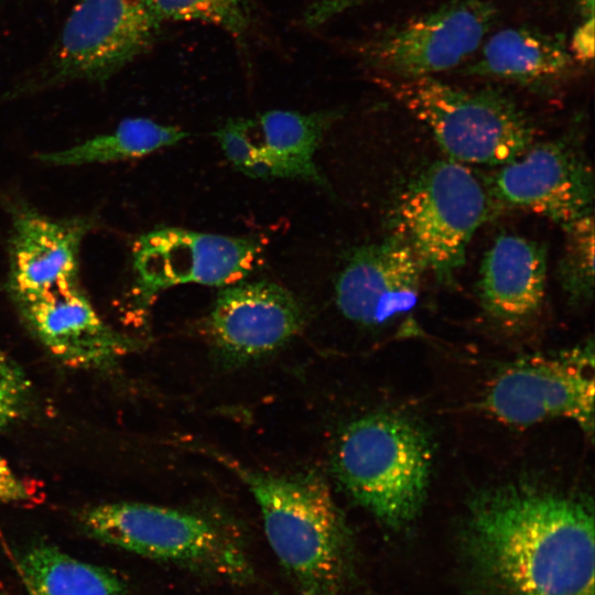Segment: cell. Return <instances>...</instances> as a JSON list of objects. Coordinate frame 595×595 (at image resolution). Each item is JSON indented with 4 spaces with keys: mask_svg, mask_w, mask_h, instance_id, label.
<instances>
[{
    "mask_svg": "<svg viewBox=\"0 0 595 595\" xmlns=\"http://www.w3.org/2000/svg\"><path fill=\"white\" fill-rule=\"evenodd\" d=\"M461 553L469 595H594L589 498L528 484L477 495Z\"/></svg>",
    "mask_w": 595,
    "mask_h": 595,
    "instance_id": "obj_1",
    "label": "cell"
},
{
    "mask_svg": "<svg viewBox=\"0 0 595 595\" xmlns=\"http://www.w3.org/2000/svg\"><path fill=\"white\" fill-rule=\"evenodd\" d=\"M214 456L252 494L269 544L299 593L339 595L351 573V544L323 479L313 474L277 476Z\"/></svg>",
    "mask_w": 595,
    "mask_h": 595,
    "instance_id": "obj_2",
    "label": "cell"
},
{
    "mask_svg": "<svg viewBox=\"0 0 595 595\" xmlns=\"http://www.w3.org/2000/svg\"><path fill=\"white\" fill-rule=\"evenodd\" d=\"M432 453L425 433L409 419L370 413L342 431L333 472L349 497L388 527L419 515L426 498Z\"/></svg>",
    "mask_w": 595,
    "mask_h": 595,
    "instance_id": "obj_3",
    "label": "cell"
},
{
    "mask_svg": "<svg viewBox=\"0 0 595 595\" xmlns=\"http://www.w3.org/2000/svg\"><path fill=\"white\" fill-rule=\"evenodd\" d=\"M379 79L429 128L450 160L501 166L532 145L536 132L531 121L496 90L466 89L434 77Z\"/></svg>",
    "mask_w": 595,
    "mask_h": 595,
    "instance_id": "obj_4",
    "label": "cell"
},
{
    "mask_svg": "<svg viewBox=\"0 0 595 595\" xmlns=\"http://www.w3.org/2000/svg\"><path fill=\"white\" fill-rule=\"evenodd\" d=\"M91 538L126 551L169 561L231 582H246L251 565L235 540L208 519L141 502H109L77 516Z\"/></svg>",
    "mask_w": 595,
    "mask_h": 595,
    "instance_id": "obj_5",
    "label": "cell"
},
{
    "mask_svg": "<svg viewBox=\"0 0 595 595\" xmlns=\"http://www.w3.org/2000/svg\"><path fill=\"white\" fill-rule=\"evenodd\" d=\"M491 196L462 163H432L399 194L392 208L393 234L416 253L439 282L452 283L467 247L488 218Z\"/></svg>",
    "mask_w": 595,
    "mask_h": 595,
    "instance_id": "obj_6",
    "label": "cell"
},
{
    "mask_svg": "<svg viewBox=\"0 0 595 595\" xmlns=\"http://www.w3.org/2000/svg\"><path fill=\"white\" fill-rule=\"evenodd\" d=\"M495 17L487 0H452L366 40L357 51L381 77H434L474 55Z\"/></svg>",
    "mask_w": 595,
    "mask_h": 595,
    "instance_id": "obj_7",
    "label": "cell"
},
{
    "mask_svg": "<svg viewBox=\"0 0 595 595\" xmlns=\"http://www.w3.org/2000/svg\"><path fill=\"white\" fill-rule=\"evenodd\" d=\"M263 246L258 238L161 227L132 247L133 302L148 310L163 291L185 283L224 288L245 280Z\"/></svg>",
    "mask_w": 595,
    "mask_h": 595,
    "instance_id": "obj_8",
    "label": "cell"
},
{
    "mask_svg": "<svg viewBox=\"0 0 595 595\" xmlns=\"http://www.w3.org/2000/svg\"><path fill=\"white\" fill-rule=\"evenodd\" d=\"M593 369L592 344L555 356L526 359L497 375L484 393L480 405L506 424L527 426L565 418L592 436Z\"/></svg>",
    "mask_w": 595,
    "mask_h": 595,
    "instance_id": "obj_9",
    "label": "cell"
},
{
    "mask_svg": "<svg viewBox=\"0 0 595 595\" xmlns=\"http://www.w3.org/2000/svg\"><path fill=\"white\" fill-rule=\"evenodd\" d=\"M160 24L150 0H80L53 52V79L106 80L152 46Z\"/></svg>",
    "mask_w": 595,
    "mask_h": 595,
    "instance_id": "obj_10",
    "label": "cell"
},
{
    "mask_svg": "<svg viewBox=\"0 0 595 595\" xmlns=\"http://www.w3.org/2000/svg\"><path fill=\"white\" fill-rule=\"evenodd\" d=\"M340 115L339 110H268L253 118L230 119L215 137L232 166L250 177L295 178L327 186L314 155Z\"/></svg>",
    "mask_w": 595,
    "mask_h": 595,
    "instance_id": "obj_11",
    "label": "cell"
},
{
    "mask_svg": "<svg viewBox=\"0 0 595 595\" xmlns=\"http://www.w3.org/2000/svg\"><path fill=\"white\" fill-rule=\"evenodd\" d=\"M488 192L500 203L539 214L561 227L594 210L593 169L570 139L532 144L495 172Z\"/></svg>",
    "mask_w": 595,
    "mask_h": 595,
    "instance_id": "obj_12",
    "label": "cell"
},
{
    "mask_svg": "<svg viewBox=\"0 0 595 595\" xmlns=\"http://www.w3.org/2000/svg\"><path fill=\"white\" fill-rule=\"evenodd\" d=\"M295 296L267 280L240 281L219 290L208 317V333L224 367L262 358L290 342L303 327Z\"/></svg>",
    "mask_w": 595,
    "mask_h": 595,
    "instance_id": "obj_13",
    "label": "cell"
},
{
    "mask_svg": "<svg viewBox=\"0 0 595 595\" xmlns=\"http://www.w3.org/2000/svg\"><path fill=\"white\" fill-rule=\"evenodd\" d=\"M12 302L30 334L71 367L109 369L142 345L106 323L80 284Z\"/></svg>",
    "mask_w": 595,
    "mask_h": 595,
    "instance_id": "obj_14",
    "label": "cell"
},
{
    "mask_svg": "<svg viewBox=\"0 0 595 595\" xmlns=\"http://www.w3.org/2000/svg\"><path fill=\"white\" fill-rule=\"evenodd\" d=\"M425 267L398 235L354 249L336 281L342 314L364 326L383 325L412 310Z\"/></svg>",
    "mask_w": 595,
    "mask_h": 595,
    "instance_id": "obj_15",
    "label": "cell"
},
{
    "mask_svg": "<svg viewBox=\"0 0 595 595\" xmlns=\"http://www.w3.org/2000/svg\"><path fill=\"white\" fill-rule=\"evenodd\" d=\"M90 217L52 218L30 206L12 209L6 283L12 301L79 284V252Z\"/></svg>",
    "mask_w": 595,
    "mask_h": 595,
    "instance_id": "obj_16",
    "label": "cell"
},
{
    "mask_svg": "<svg viewBox=\"0 0 595 595\" xmlns=\"http://www.w3.org/2000/svg\"><path fill=\"white\" fill-rule=\"evenodd\" d=\"M547 252L538 241L501 235L484 255L477 291L494 321L519 326L541 309L547 288Z\"/></svg>",
    "mask_w": 595,
    "mask_h": 595,
    "instance_id": "obj_17",
    "label": "cell"
},
{
    "mask_svg": "<svg viewBox=\"0 0 595 595\" xmlns=\"http://www.w3.org/2000/svg\"><path fill=\"white\" fill-rule=\"evenodd\" d=\"M464 73L526 86H548L567 79L577 60L561 35L518 26L484 40Z\"/></svg>",
    "mask_w": 595,
    "mask_h": 595,
    "instance_id": "obj_18",
    "label": "cell"
},
{
    "mask_svg": "<svg viewBox=\"0 0 595 595\" xmlns=\"http://www.w3.org/2000/svg\"><path fill=\"white\" fill-rule=\"evenodd\" d=\"M188 133L149 118H126L110 132L95 136L73 147L39 153L36 159L52 166L106 164L149 155L174 145Z\"/></svg>",
    "mask_w": 595,
    "mask_h": 595,
    "instance_id": "obj_19",
    "label": "cell"
},
{
    "mask_svg": "<svg viewBox=\"0 0 595 595\" xmlns=\"http://www.w3.org/2000/svg\"><path fill=\"white\" fill-rule=\"evenodd\" d=\"M18 567L29 595H128L115 573L48 544L25 550Z\"/></svg>",
    "mask_w": 595,
    "mask_h": 595,
    "instance_id": "obj_20",
    "label": "cell"
},
{
    "mask_svg": "<svg viewBox=\"0 0 595 595\" xmlns=\"http://www.w3.org/2000/svg\"><path fill=\"white\" fill-rule=\"evenodd\" d=\"M162 22H201L219 28L235 40L250 33L253 15L248 0H150Z\"/></svg>",
    "mask_w": 595,
    "mask_h": 595,
    "instance_id": "obj_21",
    "label": "cell"
},
{
    "mask_svg": "<svg viewBox=\"0 0 595 595\" xmlns=\"http://www.w3.org/2000/svg\"><path fill=\"white\" fill-rule=\"evenodd\" d=\"M565 241L559 262V282L569 300L586 304L594 293V216L562 227Z\"/></svg>",
    "mask_w": 595,
    "mask_h": 595,
    "instance_id": "obj_22",
    "label": "cell"
},
{
    "mask_svg": "<svg viewBox=\"0 0 595 595\" xmlns=\"http://www.w3.org/2000/svg\"><path fill=\"white\" fill-rule=\"evenodd\" d=\"M31 383L22 368L0 349V405L20 415L29 405Z\"/></svg>",
    "mask_w": 595,
    "mask_h": 595,
    "instance_id": "obj_23",
    "label": "cell"
},
{
    "mask_svg": "<svg viewBox=\"0 0 595 595\" xmlns=\"http://www.w3.org/2000/svg\"><path fill=\"white\" fill-rule=\"evenodd\" d=\"M32 498L28 484L20 478L0 455V504H20Z\"/></svg>",
    "mask_w": 595,
    "mask_h": 595,
    "instance_id": "obj_24",
    "label": "cell"
},
{
    "mask_svg": "<svg viewBox=\"0 0 595 595\" xmlns=\"http://www.w3.org/2000/svg\"><path fill=\"white\" fill-rule=\"evenodd\" d=\"M17 415L8 409L0 405V432L3 431Z\"/></svg>",
    "mask_w": 595,
    "mask_h": 595,
    "instance_id": "obj_25",
    "label": "cell"
},
{
    "mask_svg": "<svg viewBox=\"0 0 595 595\" xmlns=\"http://www.w3.org/2000/svg\"><path fill=\"white\" fill-rule=\"evenodd\" d=\"M578 1L584 13L587 17V20L594 21V18H593L594 0H578Z\"/></svg>",
    "mask_w": 595,
    "mask_h": 595,
    "instance_id": "obj_26",
    "label": "cell"
}]
</instances>
